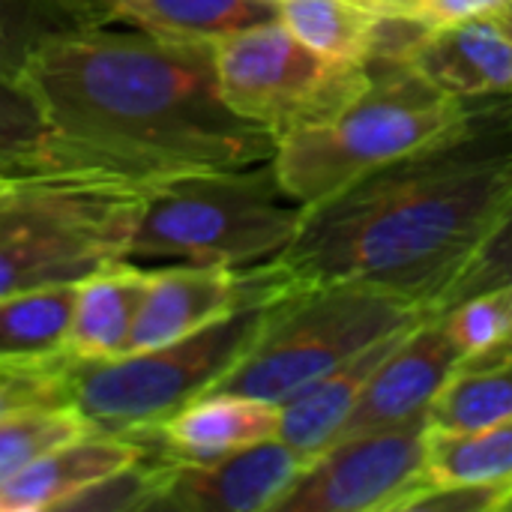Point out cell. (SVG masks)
I'll list each match as a JSON object with an SVG mask.
<instances>
[{"instance_id":"obj_1","label":"cell","mask_w":512,"mask_h":512,"mask_svg":"<svg viewBox=\"0 0 512 512\" xmlns=\"http://www.w3.org/2000/svg\"><path fill=\"white\" fill-rule=\"evenodd\" d=\"M510 204L512 93L468 99L432 141L303 204L270 264L288 288L366 282L429 312Z\"/></svg>"},{"instance_id":"obj_2","label":"cell","mask_w":512,"mask_h":512,"mask_svg":"<svg viewBox=\"0 0 512 512\" xmlns=\"http://www.w3.org/2000/svg\"><path fill=\"white\" fill-rule=\"evenodd\" d=\"M21 84L87 165L141 183L270 162L276 138L234 114L213 42L102 24L42 48Z\"/></svg>"},{"instance_id":"obj_3","label":"cell","mask_w":512,"mask_h":512,"mask_svg":"<svg viewBox=\"0 0 512 512\" xmlns=\"http://www.w3.org/2000/svg\"><path fill=\"white\" fill-rule=\"evenodd\" d=\"M300 219L303 204L282 192L273 159L186 174L150 186L123 261L258 267L294 240Z\"/></svg>"},{"instance_id":"obj_4","label":"cell","mask_w":512,"mask_h":512,"mask_svg":"<svg viewBox=\"0 0 512 512\" xmlns=\"http://www.w3.org/2000/svg\"><path fill=\"white\" fill-rule=\"evenodd\" d=\"M150 186L156 183L111 171H66L15 183L0 225V300L81 282L123 261Z\"/></svg>"},{"instance_id":"obj_5","label":"cell","mask_w":512,"mask_h":512,"mask_svg":"<svg viewBox=\"0 0 512 512\" xmlns=\"http://www.w3.org/2000/svg\"><path fill=\"white\" fill-rule=\"evenodd\" d=\"M366 87L333 117L276 141L273 171L282 192L312 204L348 180L393 162L450 129L468 108L408 63L366 69Z\"/></svg>"},{"instance_id":"obj_6","label":"cell","mask_w":512,"mask_h":512,"mask_svg":"<svg viewBox=\"0 0 512 512\" xmlns=\"http://www.w3.org/2000/svg\"><path fill=\"white\" fill-rule=\"evenodd\" d=\"M291 288H273L249 297L213 324L159 348L129 351L102 363H69V405L93 432L144 435L174 417L189 402L216 390V384L255 345L273 303Z\"/></svg>"},{"instance_id":"obj_7","label":"cell","mask_w":512,"mask_h":512,"mask_svg":"<svg viewBox=\"0 0 512 512\" xmlns=\"http://www.w3.org/2000/svg\"><path fill=\"white\" fill-rule=\"evenodd\" d=\"M423 315V306L366 282L291 288L273 303L255 345L213 393L282 405Z\"/></svg>"},{"instance_id":"obj_8","label":"cell","mask_w":512,"mask_h":512,"mask_svg":"<svg viewBox=\"0 0 512 512\" xmlns=\"http://www.w3.org/2000/svg\"><path fill=\"white\" fill-rule=\"evenodd\" d=\"M213 48L225 105L276 141L333 117L369 81L363 66L312 51L279 18L237 30Z\"/></svg>"},{"instance_id":"obj_9","label":"cell","mask_w":512,"mask_h":512,"mask_svg":"<svg viewBox=\"0 0 512 512\" xmlns=\"http://www.w3.org/2000/svg\"><path fill=\"white\" fill-rule=\"evenodd\" d=\"M429 411L330 444L276 512H411L429 492Z\"/></svg>"},{"instance_id":"obj_10","label":"cell","mask_w":512,"mask_h":512,"mask_svg":"<svg viewBox=\"0 0 512 512\" xmlns=\"http://www.w3.org/2000/svg\"><path fill=\"white\" fill-rule=\"evenodd\" d=\"M150 270V285L132 327L129 351L168 345L213 324L261 291L288 288L270 261L243 270L195 264H165Z\"/></svg>"},{"instance_id":"obj_11","label":"cell","mask_w":512,"mask_h":512,"mask_svg":"<svg viewBox=\"0 0 512 512\" xmlns=\"http://www.w3.org/2000/svg\"><path fill=\"white\" fill-rule=\"evenodd\" d=\"M306 465L309 459H303L279 438L210 462L171 456V474L159 510L276 512Z\"/></svg>"},{"instance_id":"obj_12","label":"cell","mask_w":512,"mask_h":512,"mask_svg":"<svg viewBox=\"0 0 512 512\" xmlns=\"http://www.w3.org/2000/svg\"><path fill=\"white\" fill-rule=\"evenodd\" d=\"M462 360L465 354L450 336L444 315L426 312L414 327L405 330L396 348L375 369L336 441L384 429L429 411L432 399L438 396L444 381L459 369Z\"/></svg>"},{"instance_id":"obj_13","label":"cell","mask_w":512,"mask_h":512,"mask_svg":"<svg viewBox=\"0 0 512 512\" xmlns=\"http://www.w3.org/2000/svg\"><path fill=\"white\" fill-rule=\"evenodd\" d=\"M405 63L456 99L512 93V33L501 15L429 27Z\"/></svg>"},{"instance_id":"obj_14","label":"cell","mask_w":512,"mask_h":512,"mask_svg":"<svg viewBox=\"0 0 512 512\" xmlns=\"http://www.w3.org/2000/svg\"><path fill=\"white\" fill-rule=\"evenodd\" d=\"M144 453L147 444L126 435L87 432L72 438L42 453L0 486V512L66 510V504L84 489L129 468Z\"/></svg>"},{"instance_id":"obj_15","label":"cell","mask_w":512,"mask_h":512,"mask_svg":"<svg viewBox=\"0 0 512 512\" xmlns=\"http://www.w3.org/2000/svg\"><path fill=\"white\" fill-rule=\"evenodd\" d=\"M276 435L279 405L240 393H207L135 438L174 459L210 462Z\"/></svg>"},{"instance_id":"obj_16","label":"cell","mask_w":512,"mask_h":512,"mask_svg":"<svg viewBox=\"0 0 512 512\" xmlns=\"http://www.w3.org/2000/svg\"><path fill=\"white\" fill-rule=\"evenodd\" d=\"M150 273V267L132 261H111L75 285L66 327V357L72 363H102L129 354Z\"/></svg>"},{"instance_id":"obj_17","label":"cell","mask_w":512,"mask_h":512,"mask_svg":"<svg viewBox=\"0 0 512 512\" xmlns=\"http://www.w3.org/2000/svg\"><path fill=\"white\" fill-rule=\"evenodd\" d=\"M417 324V321H414ZM411 324V327H414ZM408 330V327H405ZM405 330L369 345L312 387L300 390L288 402L279 405V441H285L291 450H297L303 459L321 456L342 432L348 417L354 414L369 378L384 363V357L396 348V342L405 336Z\"/></svg>"},{"instance_id":"obj_18","label":"cell","mask_w":512,"mask_h":512,"mask_svg":"<svg viewBox=\"0 0 512 512\" xmlns=\"http://www.w3.org/2000/svg\"><path fill=\"white\" fill-rule=\"evenodd\" d=\"M75 285H48L0 300V372L66 369V327Z\"/></svg>"},{"instance_id":"obj_19","label":"cell","mask_w":512,"mask_h":512,"mask_svg":"<svg viewBox=\"0 0 512 512\" xmlns=\"http://www.w3.org/2000/svg\"><path fill=\"white\" fill-rule=\"evenodd\" d=\"M510 417L512 336L483 354L465 357L429 405V429L435 435L477 432Z\"/></svg>"},{"instance_id":"obj_20","label":"cell","mask_w":512,"mask_h":512,"mask_svg":"<svg viewBox=\"0 0 512 512\" xmlns=\"http://www.w3.org/2000/svg\"><path fill=\"white\" fill-rule=\"evenodd\" d=\"M270 18L276 0H120L114 6V24L180 42H219Z\"/></svg>"},{"instance_id":"obj_21","label":"cell","mask_w":512,"mask_h":512,"mask_svg":"<svg viewBox=\"0 0 512 512\" xmlns=\"http://www.w3.org/2000/svg\"><path fill=\"white\" fill-rule=\"evenodd\" d=\"M102 24L114 15L90 0H0V78L21 84L42 48Z\"/></svg>"},{"instance_id":"obj_22","label":"cell","mask_w":512,"mask_h":512,"mask_svg":"<svg viewBox=\"0 0 512 512\" xmlns=\"http://www.w3.org/2000/svg\"><path fill=\"white\" fill-rule=\"evenodd\" d=\"M99 171L87 168L48 126L30 90L0 78V180L18 183L42 174Z\"/></svg>"},{"instance_id":"obj_23","label":"cell","mask_w":512,"mask_h":512,"mask_svg":"<svg viewBox=\"0 0 512 512\" xmlns=\"http://www.w3.org/2000/svg\"><path fill=\"white\" fill-rule=\"evenodd\" d=\"M384 6L375 0H276V18L312 51L369 66Z\"/></svg>"},{"instance_id":"obj_24","label":"cell","mask_w":512,"mask_h":512,"mask_svg":"<svg viewBox=\"0 0 512 512\" xmlns=\"http://www.w3.org/2000/svg\"><path fill=\"white\" fill-rule=\"evenodd\" d=\"M426 468L432 486H507L512 495V417L477 432H432Z\"/></svg>"},{"instance_id":"obj_25","label":"cell","mask_w":512,"mask_h":512,"mask_svg":"<svg viewBox=\"0 0 512 512\" xmlns=\"http://www.w3.org/2000/svg\"><path fill=\"white\" fill-rule=\"evenodd\" d=\"M93 432L72 405H30L0 417V486L42 453Z\"/></svg>"},{"instance_id":"obj_26","label":"cell","mask_w":512,"mask_h":512,"mask_svg":"<svg viewBox=\"0 0 512 512\" xmlns=\"http://www.w3.org/2000/svg\"><path fill=\"white\" fill-rule=\"evenodd\" d=\"M441 315L465 357L483 354L512 336L510 288L474 294V297L444 309Z\"/></svg>"},{"instance_id":"obj_27","label":"cell","mask_w":512,"mask_h":512,"mask_svg":"<svg viewBox=\"0 0 512 512\" xmlns=\"http://www.w3.org/2000/svg\"><path fill=\"white\" fill-rule=\"evenodd\" d=\"M512 285V204L495 234L483 243V249L474 255V261L456 276V282L435 300L429 312H444L474 294L498 291Z\"/></svg>"},{"instance_id":"obj_28","label":"cell","mask_w":512,"mask_h":512,"mask_svg":"<svg viewBox=\"0 0 512 512\" xmlns=\"http://www.w3.org/2000/svg\"><path fill=\"white\" fill-rule=\"evenodd\" d=\"M63 372H0V417L30 405H69Z\"/></svg>"},{"instance_id":"obj_29","label":"cell","mask_w":512,"mask_h":512,"mask_svg":"<svg viewBox=\"0 0 512 512\" xmlns=\"http://www.w3.org/2000/svg\"><path fill=\"white\" fill-rule=\"evenodd\" d=\"M510 0H411L402 12L420 18L429 27H447L483 15H501Z\"/></svg>"},{"instance_id":"obj_30","label":"cell","mask_w":512,"mask_h":512,"mask_svg":"<svg viewBox=\"0 0 512 512\" xmlns=\"http://www.w3.org/2000/svg\"><path fill=\"white\" fill-rule=\"evenodd\" d=\"M378 6H384V9H396V12H402L411 0H375Z\"/></svg>"},{"instance_id":"obj_31","label":"cell","mask_w":512,"mask_h":512,"mask_svg":"<svg viewBox=\"0 0 512 512\" xmlns=\"http://www.w3.org/2000/svg\"><path fill=\"white\" fill-rule=\"evenodd\" d=\"M90 3H99V6H105V9H108V12L114 15V6H117L120 0H90Z\"/></svg>"},{"instance_id":"obj_32","label":"cell","mask_w":512,"mask_h":512,"mask_svg":"<svg viewBox=\"0 0 512 512\" xmlns=\"http://www.w3.org/2000/svg\"><path fill=\"white\" fill-rule=\"evenodd\" d=\"M501 21L507 24V30L512 33V12H501Z\"/></svg>"},{"instance_id":"obj_33","label":"cell","mask_w":512,"mask_h":512,"mask_svg":"<svg viewBox=\"0 0 512 512\" xmlns=\"http://www.w3.org/2000/svg\"><path fill=\"white\" fill-rule=\"evenodd\" d=\"M501 512H512V495L504 501V504H501Z\"/></svg>"},{"instance_id":"obj_34","label":"cell","mask_w":512,"mask_h":512,"mask_svg":"<svg viewBox=\"0 0 512 512\" xmlns=\"http://www.w3.org/2000/svg\"><path fill=\"white\" fill-rule=\"evenodd\" d=\"M18 183H21V180H18ZM3 186H9V183H3V180H0V189H3Z\"/></svg>"},{"instance_id":"obj_35","label":"cell","mask_w":512,"mask_h":512,"mask_svg":"<svg viewBox=\"0 0 512 512\" xmlns=\"http://www.w3.org/2000/svg\"><path fill=\"white\" fill-rule=\"evenodd\" d=\"M504 12H512V3H510V6H507V9H504Z\"/></svg>"},{"instance_id":"obj_36","label":"cell","mask_w":512,"mask_h":512,"mask_svg":"<svg viewBox=\"0 0 512 512\" xmlns=\"http://www.w3.org/2000/svg\"><path fill=\"white\" fill-rule=\"evenodd\" d=\"M507 288H510V300H512V285H507Z\"/></svg>"}]
</instances>
